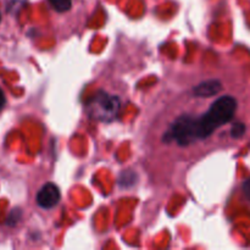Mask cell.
Listing matches in <instances>:
<instances>
[{
  "label": "cell",
  "mask_w": 250,
  "mask_h": 250,
  "mask_svg": "<svg viewBox=\"0 0 250 250\" xmlns=\"http://www.w3.org/2000/svg\"><path fill=\"white\" fill-rule=\"evenodd\" d=\"M236 109L237 102L234 98L229 95L219 98L204 116L197 119L198 138H207L215 129L231 121L232 117L234 116Z\"/></svg>",
  "instance_id": "cell-1"
},
{
  "label": "cell",
  "mask_w": 250,
  "mask_h": 250,
  "mask_svg": "<svg viewBox=\"0 0 250 250\" xmlns=\"http://www.w3.org/2000/svg\"><path fill=\"white\" fill-rule=\"evenodd\" d=\"M120 104L121 103L117 97L100 92L87 103V112L98 121L110 122L116 119L121 106Z\"/></svg>",
  "instance_id": "cell-2"
},
{
  "label": "cell",
  "mask_w": 250,
  "mask_h": 250,
  "mask_svg": "<svg viewBox=\"0 0 250 250\" xmlns=\"http://www.w3.org/2000/svg\"><path fill=\"white\" fill-rule=\"evenodd\" d=\"M171 138L175 139L180 146H187L193 143L198 138V126L197 119H193L192 116H181L176 120L172 125V128L168 132Z\"/></svg>",
  "instance_id": "cell-3"
},
{
  "label": "cell",
  "mask_w": 250,
  "mask_h": 250,
  "mask_svg": "<svg viewBox=\"0 0 250 250\" xmlns=\"http://www.w3.org/2000/svg\"><path fill=\"white\" fill-rule=\"evenodd\" d=\"M60 189L54 183H46L37 194V203L43 209H51L60 202Z\"/></svg>",
  "instance_id": "cell-4"
},
{
  "label": "cell",
  "mask_w": 250,
  "mask_h": 250,
  "mask_svg": "<svg viewBox=\"0 0 250 250\" xmlns=\"http://www.w3.org/2000/svg\"><path fill=\"white\" fill-rule=\"evenodd\" d=\"M222 89V84L220 81L217 80H210V81H205V82L200 83L199 85L193 89L194 92V95L197 97H203V98H209L212 97V95L217 94L219 92H221Z\"/></svg>",
  "instance_id": "cell-5"
},
{
  "label": "cell",
  "mask_w": 250,
  "mask_h": 250,
  "mask_svg": "<svg viewBox=\"0 0 250 250\" xmlns=\"http://www.w3.org/2000/svg\"><path fill=\"white\" fill-rule=\"evenodd\" d=\"M48 1L59 12L67 11V10L71 9V5H72V0H48Z\"/></svg>",
  "instance_id": "cell-6"
},
{
  "label": "cell",
  "mask_w": 250,
  "mask_h": 250,
  "mask_svg": "<svg viewBox=\"0 0 250 250\" xmlns=\"http://www.w3.org/2000/svg\"><path fill=\"white\" fill-rule=\"evenodd\" d=\"M246 132V126L243 124H236L231 129V134L233 138H239L242 137Z\"/></svg>",
  "instance_id": "cell-7"
},
{
  "label": "cell",
  "mask_w": 250,
  "mask_h": 250,
  "mask_svg": "<svg viewBox=\"0 0 250 250\" xmlns=\"http://www.w3.org/2000/svg\"><path fill=\"white\" fill-rule=\"evenodd\" d=\"M243 192L247 195V198L250 200V177L243 183Z\"/></svg>",
  "instance_id": "cell-8"
},
{
  "label": "cell",
  "mask_w": 250,
  "mask_h": 250,
  "mask_svg": "<svg viewBox=\"0 0 250 250\" xmlns=\"http://www.w3.org/2000/svg\"><path fill=\"white\" fill-rule=\"evenodd\" d=\"M5 105V95H4V92L1 90V88H0V110L4 107Z\"/></svg>",
  "instance_id": "cell-9"
},
{
  "label": "cell",
  "mask_w": 250,
  "mask_h": 250,
  "mask_svg": "<svg viewBox=\"0 0 250 250\" xmlns=\"http://www.w3.org/2000/svg\"><path fill=\"white\" fill-rule=\"evenodd\" d=\"M0 21H1V15H0Z\"/></svg>",
  "instance_id": "cell-10"
}]
</instances>
